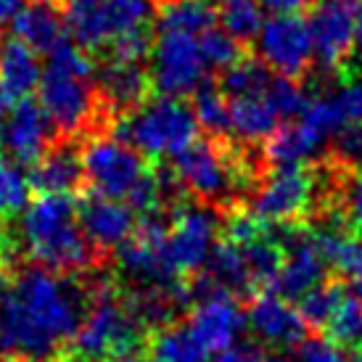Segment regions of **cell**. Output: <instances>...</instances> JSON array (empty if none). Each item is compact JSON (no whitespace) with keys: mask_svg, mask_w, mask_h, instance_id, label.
<instances>
[{"mask_svg":"<svg viewBox=\"0 0 362 362\" xmlns=\"http://www.w3.org/2000/svg\"><path fill=\"white\" fill-rule=\"evenodd\" d=\"M40 106L56 135L69 143L106 135L117 124L93 77V61L69 40L48 53V66L40 80Z\"/></svg>","mask_w":362,"mask_h":362,"instance_id":"7a4b0ae2","label":"cell"},{"mask_svg":"<svg viewBox=\"0 0 362 362\" xmlns=\"http://www.w3.org/2000/svg\"><path fill=\"white\" fill-rule=\"evenodd\" d=\"M193 296L199 299L191 312L188 328L209 352H228L241 339L246 328V315L228 291L217 288L209 278H202Z\"/></svg>","mask_w":362,"mask_h":362,"instance_id":"7c38bea8","label":"cell"},{"mask_svg":"<svg viewBox=\"0 0 362 362\" xmlns=\"http://www.w3.org/2000/svg\"><path fill=\"white\" fill-rule=\"evenodd\" d=\"M42 69L37 53L21 40H11L0 51V117H6L35 88H40Z\"/></svg>","mask_w":362,"mask_h":362,"instance_id":"44dd1931","label":"cell"},{"mask_svg":"<svg viewBox=\"0 0 362 362\" xmlns=\"http://www.w3.org/2000/svg\"><path fill=\"white\" fill-rule=\"evenodd\" d=\"M124 362H146V360H124ZM153 362V360H151Z\"/></svg>","mask_w":362,"mask_h":362,"instance_id":"11a10c76","label":"cell"},{"mask_svg":"<svg viewBox=\"0 0 362 362\" xmlns=\"http://www.w3.org/2000/svg\"><path fill=\"white\" fill-rule=\"evenodd\" d=\"M222 3H225V0H222Z\"/></svg>","mask_w":362,"mask_h":362,"instance_id":"9f6ffc18","label":"cell"},{"mask_svg":"<svg viewBox=\"0 0 362 362\" xmlns=\"http://www.w3.org/2000/svg\"><path fill=\"white\" fill-rule=\"evenodd\" d=\"M264 98L270 103L275 114L281 117V119H291V117H302L304 109H307V93L304 88L299 85L296 80L291 77H278V80L270 82V88L264 90Z\"/></svg>","mask_w":362,"mask_h":362,"instance_id":"d590c367","label":"cell"},{"mask_svg":"<svg viewBox=\"0 0 362 362\" xmlns=\"http://www.w3.org/2000/svg\"><path fill=\"white\" fill-rule=\"evenodd\" d=\"M349 362H362V341H360V346L354 349V354H352V360Z\"/></svg>","mask_w":362,"mask_h":362,"instance_id":"f907efd6","label":"cell"},{"mask_svg":"<svg viewBox=\"0 0 362 362\" xmlns=\"http://www.w3.org/2000/svg\"><path fill=\"white\" fill-rule=\"evenodd\" d=\"M317 177L307 167H272L254 191L252 214L262 222L286 225L310 209Z\"/></svg>","mask_w":362,"mask_h":362,"instance_id":"4fadbf2b","label":"cell"},{"mask_svg":"<svg viewBox=\"0 0 362 362\" xmlns=\"http://www.w3.org/2000/svg\"><path fill=\"white\" fill-rule=\"evenodd\" d=\"M32 182L16 161L0 156V217H13L27 209Z\"/></svg>","mask_w":362,"mask_h":362,"instance_id":"d6a6232c","label":"cell"},{"mask_svg":"<svg viewBox=\"0 0 362 362\" xmlns=\"http://www.w3.org/2000/svg\"><path fill=\"white\" fill-rule=\"evenodd\" d=\"M339 214H341L344 225L362 238V172L346 175L339 185Z\"/></svg>","mask_w":362,"mask_h":362,"instance_id":"60d3db41","label":"cell"},{"mask_svg":"<svg viewBox=\"0 0 362 362\" xmlns=\"http://www.w3.org/2000/svg\"><path fill=\"white\" fill-rule=\"evenodd\" d=\"M175 172L185 191L206 204L230 202L249 182V167L211 141H196L191 148L175 156Z\"/></svg>","mask_w":362,"mask_h":362,"instance_id":"8992f818","label":"cell"},{"mask_svg":"<svg viewBox=\"0 0 362 362\" xmlns=\"http://www.w3.org/2000/svg\"><path fill=\"white\" fill-rule=\"evenodd\" d=\"M222 30L238 42H252L264 27V11L259 0H225L220 8Z\"/></svg>","mask_w":362,"mask_h":362,"instance_id":"4dcf8cb0","label":"cell"},{"mask_svg":"<svg viewBox=\"0 0 362 362\" xmlns=\"http://www.w3.org/2000/svg\"><path fill=\"white\" fill-rule=\"evenodd\" d=\"M262 225L264 222L259 217H254L252 211H233L230 217L225 220V241L235 243V246H249L257 238H262Z\"/></svg>","mask_w":362,"mask_h":362,"instance_id":"b9f144b4","label":"cell"},{"mask_svg":"<svg viewBox=\"0 0 362 362\" xmlns=\"http://www.w3.org/2000/svg\"><path fill=\"white\" fill-rule=\"evenodd\" d=\"M220 220L209 206H180L167 235L170 259L180 272H196L209 264L211 252L217 249Z\"/></svg>","mask_w":362,"mask_h":362,"instance_id":"5bb4252c","label":"cell"},{"mask_svg":"<svg viewBox=\"0 0 362 362\" xmlns=\"http://www.w3.org/2000/svg\"><path fill=\"white\" fill-rule=\"evenodd\" d=\"M214 11L206 0H177L159 8V35H204L214 30Z\"/></svg>","mask_w":362,"mask_h":362,"instance_id":"4316f807","label":"cell"},{"mask_svg":"<svg viewBox=\"0 0 362 362\" xmlns=\"http://www.w3.org/2000/svg\"><path fill=\"white\" fill-rule=\"evenodd\" d=\"M206 61H204L202 45L191 35H172L164 32L153 42L151 53V85L167 98H182L196 95L202 90L206 77Z\"/></svg>","mask_w":362,"mask_h":362,"instance_id":"ba28073f","label":"cell"},{"mask_svg":"<svg viewBox=\"0 0 362 362\" xmlns=\"http://www.w3.org/2000/svg\"><path fill=\"white\" fill-rule=\"evenodd\" d=\"M357 48H360L362 56V3L357 6Z\"/></svg>","mask_w":362,"mask_h":362,"instance_id":"681fc988","label":"cell"},{"mask_svg":"<svg viewBox=\"0 0 362 362\" xmlns=\"http://www.w3.org/2000/svg\"><path fill=\"white\" fill-rule=\"evenodd\" d=\"M170 228L156 214H146L132 238L119 246V264L124 275L138 283V288H153V286H172L177 283V270L170 259L167 249Z\"/></svg>","mask_w":362,"mask_h":362,"instance_id":"9c48e42d","label":"cell"},{"mask_svg":"<svg viewBox=\"0 0 362 362\" xmlns=\"http://www.w3.org/2000/svg\"><path fill=\"white\" fill-rule=\"evenodd\" d=\"M56 130L45 117L40 103L24 98L6 114V124L0 127V143L16 164H37L51 151Z\"/></svg>","mask_w":362,"mask_h":362,"instance_id":"e0dca14e","label":"cell"},{"mask_svg":"<svg viewBox=\"0 0 362 362\" xmlns=\"http://www.w3.org/2000/svg\"><path fill=\"white\" fill-rule=\"evenodd\" d=\"M333 151H336V156H339L341 164L357 167L362 161V124L344 127V130L333 138Z\"/></svg>","mask_w":362,"mask_h":362,"instance_id":"7bdbcfd3","label":"cell"},{"mask_svg":"<svg viewBox=\"0 0 362 362\" xmlns=\"http://www.w3.org/2000/svg\"><path fill=\"white\" fill-rule=\"evenodd\" d=\"M24 6H27V0H0V27L16 19Z\"/></svg>","mask_w":362,"mask_h":362,"instance_id":"7dc6e473","label":"cell"},{"mask_svg":"<svg viewBox=\"0 0 362 362\" xmlns=\"http://www.w3.org/2000/svg\"><path fill=\"white\" fill-rule=\"evenodd\" d=\"M270 69L262 59H238L233 66L222 71L220 90L228 101L235 98H252V95H264L270 88Z\"/></svg>","mask_w":362,"mask_h":362,"instance_id":"f1b7e54d","label":"cell"},{"mask_svg":"<svg viewBox=\"0 0 362 362\" xmlns=\"http://www.w3.org/2000/svg\"><path fill=\"white\" fill-rule=\"evenodd\" d=\"M95 82H98V90L103 95L106 109L114 114L117 122L141 109L153 88L151 74L143 66H138V64H117V61H106L101 71L95 74Z\"/></svg>","mask_w":362,"mask_h":362,"instance_id":"ffe728a7","label":"cell"},{"mask_svg":"<svg viewBox=\"0 0 362 362\" xmlns=\"http://www.w3.org/2000/svg\"><path fill=\"white\" fill-rule=\"evenodd\" d=\"M193 111H196L199 127H204L209 135L214 138L230 135V101L214 85H204L202 90L196 93Z\"/></svg>","mask_w":362,"mask_h":362,"instance_id":"1f68e13d","label":"cell"},{"mask_svg":"<svg viewBox=\"0 0 362 362\" xmlns=\"http://www.w3.org/2000/svg\"><path fill=\"white\" fill-rule=\"evenodd\" d=\"M153 362H209V349L204 346L191 328L170 325L161 328L151 346Z\"/></svg>","mask_w":362,"mask_h":362,"instance_id":"f546056e","label":"cell"},{"mask_svg":"<svg viewBox=\"0 0 362 362\" xmlns=\"http://www.w3.org/2000/svg\"><path fill=\"white\" fill-rule=\"evenodd\" d=\"M21 246L53 272H80L93 262V243L82 233L80 209L71 196L35 199L21 217Z\"/></svg>","mask_w":362,"mask_h":362,"instance_id":"3957f363","label":"cell"},{"mask_svg":"<svg viewBox=\"0 0 362 362\" xmlns=\"http://www.w3.org/2000/svg\"><path fill=\"white\" fill-rule=\"evenodd\" d=\"M30 182L42 196H71L85 182L82 151H77L69 141L53 143L51 151L32 167Z\"/></svg>","mask_w":362,"mask_h":362,"instance_id":"7402d4cb","label":"cell"},{"mask_svg":"<svg viewBox=\"0 0 362 362\" xmlns=\"http://www.w3.org/2000/svg\"><path fill=\"white\" fill-rule=\"evenodd\" d=\"M325 138L307 122L278 127L270 141H264V159L272 167H304L307 161L320 156Z\"/></svg>","mask_w":362,"mask_h":362,"instance_id":"cb8c5ba5","label":"cell"},{"mask_svg":"<svg viewBox=\"0 0 362 362\" xmlns=\"http://www.w3.org/2000/svg\"><path fill=\"white\" fill-rule=\"evenodd\" d=\"M281 117L275 114L264 95L252 98H235L230 101V135H235L243 143L270 141L278 132Z\"/></svg>","mask_w":362,"mask_h":362,"instance_id":"d4e9b609","label":"cell"},{"mask_svg":"<svg viewBox=\"0 0 362 362\" xmlns=\"http://www.w3.org/2000/svg\"><path fill=\"white\" fill-rule=\"evenodd\" d=\"M257 48L267 69H275L281 77L299 80L315 61L310 21L296 13H281L275 19H267L257 37Z\"/></svg>","mask_w":362,"mask_h":362,"instance_id":"8fae6325","label":"cell"},{"mask_svg":"<svg viewBox=\"0 0 362 362\" xmlns=\"http://www.w3.org/2000/svg\"><path fill=\"white\" fill-rule=\"evenodd\" d=\"M156 3H161V6H167V3H177V0H156Z\"/></svg>","mask_w":362,"mask_h":362,"instance_id":"816d5d0a","label":"cell"},{"mask_svg":"<svg viewBox=\"0 0 362 362\" xmlns=\"http://www.w3.org/2000/svg\"><path fill=\"white\" fill-rule=\"evenodd\" d=\"M259 3H262V8H270L281 16V13H296V11L304 8L310 0H259Z\"/></svg>","mask_w":362,"mask_h":362,"instance_id":"bcb514c9","label":"cell"},{"mask_svg":"<svg viewBox=\"0 0 362 362\" xmlns=\"http://www.w3.org/2000/svg\"><path fill=\"white\" fill-rule=\"evenodd\" d=\"M243 254H246V262H249V272H252V283L257 286H272L278 283V275L283 270V246L275 243L272 238L262 235L254 243L243 246Z\"/></svg>","mask_w":362,"mask_h":362,"instance_id":"836d02e7","label":"cell"},{"mask_svg":"<svg viewBox=\"0 0 362 362\" xmlns=\"http://www.w3.org/2000/svg\"><path fill=\"white\" fill-rule=\"evenodd\" d=\"M117 138L130 143L143 156H180L185 148H191L199 135V119L191 106H185L180 98H156L146 101L130 117H122L114 124Z\"/></svg>","mask_w":362,"mask_h":362,"instance_id":"277c9868","label":"cell"},{"mask_svg":"<svg viewBox=\"0 0 362 362\" xmlns=\"http://www.w3.org/2000/svg\"><path fill=\"white\" fill-rule=\"evenodd\" d=\"M141 341V320L114 296L106 283H98L93 307L85 312V320L74 336V352L85 362H124L132 360Z\"/></svg>","mask_w":362,"mask_h":362,"instance_id":"5b68a950","label":"cell"},{"mask_svg":"<svg viewBox=\"0 0 362 362\" xmlns=\"http://www.w3.org/2000/svg\"><path fill=\"white\" fill-rule=\"evenodd\" d=\"M151 53L153 40L148 27L124 32V35H119V37H114L109 42V61H117V64H138L141 66Z\"/></svg>","mask_w":362,"mask_h":362,"instance_id":"74e56055","label":"cell"},{"mask_svg":"<svg viewBox=\"0 0 362 362\" xmlns=\"http://www.w3.org/2000/svg\"><path fill=\"white\" fill-rule=\"evenodd\" d=\"M217 362H288L278 357V354L264 352L262 346H254V344H235L233 349L220 354Z\"/></svg>","mask_w":362,"mask_h":362,"instance_id":"f6af8a7d","label":"cell"},{"mask_svg":"<svg viewBox=\"0 0 362 362\" xmlns=\"http://www.w3.org/2000/svg\"><path fill=\"white\" fill-rule=\"evenodd\" d=\"M217 288L222 291H246L252 283V272H249V262L241 246L230 241H222L209 257V275H206Z\"/></svg>","mask_w":362,"mask_h":362,"instance_id":"83f0119b","label":"cell"},{"mask_svg":"<svg viewBox=\"0 0 362 362\" xmlns=\"http://www.w3.org/2000/svg\"><path fill=\"white\" fill-rule=\"evenodd\" d=\"M48 3H56V6H61V0H48Z\"/></svg>","mask_w":362,"mask_h":362,"instance_id":"db71d44e","label":"cell"},{"mask_svg":"<svg viewBox=\"0 0 362 362\" xmlns=\"http://www.w3.org/2000/svg\"><path fill=\"white\" fill-rule=\"evenodd\" d=\"M85 293L74 281L30 267L0 302V349L27 362H45L74 341L85 320Z\"/></svg>","mask_w":362,"mask_h":362,"instance_id":"6da1fadb","label":"cell"},{"mask_svg":"<svg viewBox=\"0 0 362 362\" xmlns=\"http://www.w3.org/2000/svg\"><path fill=\"white\" fill-rule=\"evenodd\" d=\"M103 0H66V16H80L88 11H95Z\"/></svg>","mask_w":362,"mask_h":362,"instance_id":"c3c4849f","label":"cell"},{"mask_svg":"<svg viewBox=\"0 0 362 362\" xmlns=\"http://www.w3.org/2000/svg\"><path fill=\"white\" fill-rule=\"evenodd\" d=\"M13 35L16 40L24 45H30L32 51L37 53H51L53 48H59L61 42L66 40V24H64V13L56 3L48 0H32L27 3L21 13L13 19Z\"/></svg>","mask_w":362,"mask_h":362,"instance_id":"603a6c76","label":"cell"},{"mask_svg":"<svg viewBox=\"0 0 362 362\" xmlns=\"http://www.w3.org/2000/svg\"><path fill=\"white\" fill-rule=\"evenodd\" d=\"M344 288L341 286H336V283H322L317 286L315 291H310L307 296L299 299V312H302V317L307 320V325L312 328H328V322L331 317L336 315L339 310V304L344 302Z\"/></svg>","mask_w":362,"mask_h":362,"instance_id":"e575fe53","label":"cell"},{"mask_svg":"<svg viewBox=\"0 0 362 362\" xmlns=\"http://www.w3.org/2000/svg\"><path fill=\"white\" fill-rule=\"evenodd\" d=\"M3 293H6V291H3V286H0V302H3Z\"/></svg>","mask_w":362,"mask_h":362,"instance_id":"f5cc1de1","label":"cell"},{"mask_svg":"<svg viewBox=\"0 0 362 362\" xmlns=\"http://www.w3.org/2000/svg\"><path fill=\"white\" fill-rule=\"evenodd\" d=\"M156 0H103L95 11L66 16L74 45L82 51H103L114 37L124 32L148 27Z\"/></svg>","mask_w":362,"mask_h":362,"instance_id":"30bf717a","label":"cell"},{"mask_svg":"<svg viewBox=\"0 0 362 362\" xmlns=\"http://www.w3.org/2000/svg\"><path fill=\"white\" fill-rule=\"evenodd\" d=\"M315 59L322 69H339L357 45V8L349 0H320L310 13Z\"/></svg>","mask_w":362,"mask_h":362,"instance_id":"9a60e30c","label":"cell"},{"mask_svg":"<svg viewBox=\"0 0 362 362\" xmlns=\"http://www.w3.org/2000/svg\"><path fill=\"white\" fill-rule=\"evenodd\" d=\"M322 257L325 264L331 267L336 275H341L346 281H352L354 291L362 293V238L354 233H344L341 228H325L317 233Z\"/></svg>","mask_w":362,"mask_h":362,"instance_id":"484cf974","label":"cell"},{"mask_svg":"<svg viewBox=\"0 0 362 362\" xmlns=\"http://www.w3.org/2000/svg\"><path fill=\"white\" fill-rule=\"evenodd\" d=\"M246 322L257 333V339L267 346L291 349L307 341V320L286 296L275 293L257 296L246 312Z\"/></svg>","mask_w":362,"mask_h":362,"instance_id":"ac0fdd59","label":"cell"},{"mask_svg":"<svg viewBox=\"0 0 362 362\" xmlns=\"http://www.w3.org/2000/svg\"><path fill=\"white\" fill-rule=\"evenodd\" d=\"M202 53H204V61H206V66H214V69H228L233 66L235 61L241 59V42L233 40L230 35L225 30H209L202 35Z\"/></svg>","mask_w":362,"mask_h":362,"instance_id":"ab89813d","label":"cell"},{"mask_svg":"<svg viewBox=\"0 0 362 362\" xmlns=\"http://www.w3.org/2000/svg\"><path fill=\"white\" fill-rule=\"evenodd\" d=\"M296 362H349L341 352V344L333 339H307L299 346Z\"/></svg>","mask_w":362,"mask_h":362,"instance_id":"ee69618b","label":"cell"},{"mask_svg":"<svg viewBox=\"0 0 362 362\" xmlns=\"http://www.w3.org/2000/svg\"><path fill=\"white\" fill-rule=\"evenodd\" d=\"M281 246L286 259H283V270L275 286L286 299H302L310 291H315L317 286H322L328 264L322 257L317 233L288 228L283 233Z\"/></svg>","mask_w":362,"mask_h":362,"instance_id":"2e32d148","label":"cell"},{"mask_svg":"<svg viewBox=\"0 0 362 362\" xmlns=\"http://www.w3.org/2000/svg\"><path fill=\"white\" fill-rule=\"evenodd\" d=\"M82 167H85V182L93 188V193L119 202L130 199L132 191L148 175L143 153L135 151L130 143L109 135H98L85 143Z\"/></svg>","mask_w":362,"mask_h":362,"instance_id":"52a82bcc","label":"cell"},{"mask_svg":"<svg viewBox=\"0 0 362 362\" xmlns=\"http://www.w3.org/2000/svg\"><path fill=\"white\" fill-rule=\"evenodd\" d=\"M77 209H80V225L85 238L98 249H119L130 241L138 228L135 209L119 199H106V196L90 193Z\"/></svg>","mask_w":362,"mask_h":362,"instance_id":"d6986e66","label":"cell"},{"mask_svg":"<svg viewBox=\"0 0 362 362\" xmlns=\"http://www.w3.org/2000/svg\"><path fill=\"white\" fill-rule=\"evenodd\" d=\"M328 333L336 344H357L362 339V304L357 296H344L336 315L328 322Z\"/></svg>","mask_w":362,"mask_h":362,"instance_id":"f35d334b","label":"cell"},{"mask_svg":"<svg viewBox=\"0 0 362 362\" xmlns=\"http://www.w3.org/2000/svg\"><path fill=\"white\" fill-rule=\"evenodd\" d=\"M325 101L341 130L352 124H362V80H346L336 90L328 93Z\"/></svg>","mask_w":362,"mask_h":362,"instance_id":"8d00e7d4","label":"cell"}]
</instances>
